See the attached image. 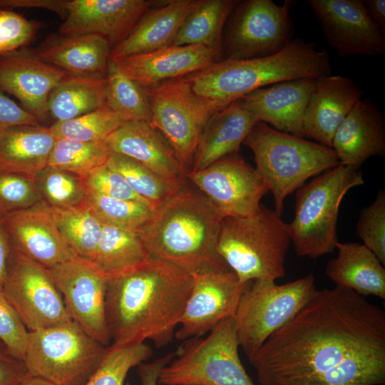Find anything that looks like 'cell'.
Returning a JSON list of instances; mask_svg holds the SVG:
<instances>
[{
	"label": "cell",
	"mask_w": 385,
	"mask_h": 385,
	"mask_svg": "<svg viewBox=\"0 0 385 385\" xmlns=\"http://www.w3.org/2000/svg\"><path fill=\"white\" fill-rule=\"evenodd\" d=\"M367 11L376 24L385 33V1H363Z\"/></svg>",
	"instance_id": "f5cc1de1"
},
{
	"label": "cell",
	"mask_w": 385,
	"mask_h": 385,
	"mask_svg": "<svg viewBox=\"0 0 385 385\" xmlns=\"http://www.w3.org/2000/svg\"><path fill=\"white\" fill-rule=\"evenodd\" d=\"M2 289L29 332L72 321L49 270L12 250Z\"/></svg>",
	"instance_id": "4fadbf2b"
},
{
	"label": "cell",
	"mask_w": 385,
	"mask_h": 385,
	"mask_svg": "<svg viewBox=\"0 0 385 385\" xmlns=\"http://www.w3.org/2000/svg\"><path fill=\"white\" fill-rule=\"evenodd\" d=\"M83 180L88 191L113 198L140 202L155 210L131 188L119 173L106 164L93 169Z\"/></svg>",
	"instance_id": "f6af8a7d"
},
{
	"label": "cell",
	"mask_w": 385,
	"mask_h": 385,
	"mask_svg": "<svg viewBox=\"0 0 385 385\" xmlns=\"http://www.w3.org/2000/svg\"><path fill=\"white\" fill-rule=\"evenodd\" d=\"M29 331L0 286V340L23 361Z\"/></svg>",
	"instance_id": "bcb514c9"
},
{
	"label": "cell",
	"mask_w": 385,
	"mask_h": 385,
	"mask_svg": "<svg viewBox=\"0 0 385 385\" xmlns=\"http://www.w3.org/2000/svg\"><path fill=\"white\" fill-rule=\"evenodd\" d=\"M364 93L346 76L329 74L316 78L303 116V138L332 148L337 129Z\"/></svg>",
	"instance_id": "7402d4cb"
},
{
	"label": "cell",
	"mask_w": 385,
	"mask_h": 385,
	"mask_svg": "<svg viewBox=\"0 0 385 385\" xmlns=\"http://www.w3.org/2000/svg\"><path fill=\"white\" fill-rule=\"evenodd\" d=\"M67 4L68 0H0V9H44L53 11L64 19L66 14Z\"/></svg>",
	"instance_id": "681fc988"
},
{
	"label": "cell",
	"mask_w": 385,
	"mask_h": 385,
	"mask_svg": "<svg viewBox=\"0 0 385 385\" xmlns=\"http://www.w3.org/2000/svg\"><path fill=\"white\" fill-rule=\"evenodd\" d=\"M327 43L341 57L385 53V33L361 0H307Z\"/></svg>",
	"instance_id": "2e32d148"
},
{
	"label": "cell",
	"mask_w": 385,
	"mask_h": 385,
	"mask_svg": "<svg viewBox=\"0 0 385 385\" xmlns=\"http://www.w3.org/2000/svg\"><path fill=\"white\" fill-rule=\"evenodd\" d=\"M125 121L106 104L73 119L55 122L50 130L56 139L82 142L105 140Z\"/></svg>",
	"instance_id": "f35d334b"
},
{
	"label": "cell",
	"mask_w": 385,
	"mask_h": 385,
	"mask_svg": "<svg viewBox=\"0 0 385 385\" xmlns=\"http://www.w3.org/2000/svg\"><path fill=\"white\" fill-rule=\"evenodd\" d=\"M20 385H53V384L40 377L29 376Z\"/></svg>",
	"instance_id": "db71d44e"
},
{
	"label": "cell",
	"mask_w": 385,
	"mask_h": 385,
	"mask_svg": "<svg viewBox=\"0 0 385 385\" xmlns=\"http://www.w3.org/2000/svg\"><path fill=\"white\" fill-rule=\"evenodd\" d=\"M4 216L12 250L48 269L76 256L42 202Z\"/></svg>",
	"instance_id": "44dd1931"
},
{
	"label": "cell",
	"mask_w": 385,
	"mask_h": 385,
	"mask_svg": "<svg viewBox=\"0 0 385 385\" xmlns=\"http://www.w3.org/2000/svg\"><path fill=\"white\" fill-rule=\"evenodd\" d=\"M247 358L260 385H382L385 312L351 289H317Z\"/></svg>",
	"instance_id": "6da1fadb"
},
{
	"label": "cell",
	"mask_w": 385,
	"mask_h": 385,
	"mask_svg": "<svg viewBox=\"0 0 385 385\" xmlns=\"http://www.w3.org/2000/svg\"><path fill=\"white\" fill-rule=\"evenodd\" d=\"M328 52L293 38L279 53L266 57L222 59L185 77L198 96L231 103L257 88L299 78L329 75Z\"/></svg>",
	"instance_id": "277c9868"
},
{
	"label": "cell",
	"mask_w": 385,
	"mask_h": 385,
	"mask_svg": "<svg viewBox=\"0 0 385 385\" xmlns=\"http://www.w3.org/2000/svg\"><path fill=\"white\" fill-rule=\"evenodd\" d=\"M112 59L128 77L143 88L190 75L221 60L212 50L200 45H170Z\"/></svg>",
	"instance_id": "603a6c76"
},
{
	"label": "cell",
	"mask_w": 385,
	"mask_h": 385,
	"mask_svg": "<svg viewBox=\"0 0 385 385\" xmlns=\"http://www.w3.org/2000/svg\"><path fill=\"white\" fill-rule=\"evenodd\" d=\"M106 349L72 320L29 332L23 361L30 376L53 385H84Z\"/></svg>",
	"instance_id": "9c48e42d"
},
{
	"label": "cell",
	"mask_w": 385,
	"mask_h": 385,
	"mask_svg": "<svg viewBox=\"0 0 385 385\" xmlns=\"http://www.w3.org/2000/svg\"><path fill=\"white\" fill-rule=\"evenodd\" d=\"M152 355V349L145 342L123 346L111 344L106 346L100 364L84 385H124L129 371Z\"/></svg>",
	"instance_id": "60d3db41"
},
{
	"label": "cell",
	"mask_w": 385,
	"mask_h": 385,
	"mask_svg": "<svg viewBox=\"0 0 385 385\" xmlns=\"http://www.w3.org/2000/svg\"><path fill=\"white\" fill-rule=\"evenodd\" d=\"M29 376L24 361L0 340V385H20Z\"/></svg>",
	"instance_id": "c3c4849f"
},
{
	"label": "cell",
	"mask_w": 385,
	"mask_h": 385,
	"mask_svg": "<svg viewBox=\"0 0 385 385\" xmlns=\"http://www.w3.org/2000/svg\"><path fill=\"white\" fill-rule=\"evenodd\" d=\"M193 286L175 337L178 340L200 337L222 320L234 317L240 297L247 287L232 270L192 276Z\"/></svg>",
	"instance_id": "e0dca14e"
},
{
	"label": "cell",
	"mask_w": 385,
	"mask_h": 385,
	"mask_svg": "<svg viewBox=\"0 0 385 385\" xmlns=\"http://www.w3.org/2000/svg\"><path fill=\"white\" fill-rule=\"evenodd\" d=\"M290 242L287 224L275 211L261 205L253 215L222 220L217 250L240 282L275 281L285 274Z\"/></svg>",
	"instance_id": "8992f818"
},
{
	"label": "cell",
	"mask_w": 385,
	"mask_h": 385,
	"mask_svg": "<svg viewBox=\"0 0 385 385\" xmlns=\"http://www.w3.org/2000/svg\"><path fill=\"white\" fill-rule=\"evenodd\" d=\"M106 165L119 173L155 210L183 188L166 181L140 163L116 153H110Z\"/></svg>",
	"instance_id": "d590c367"
},
{
	"label": "cell",
	"mask_w": 385,
	"mask_h": 385,
	"mask_svg": "<svg viewBox=\"0 0 385 385\" xmlns=\"http://www.w3.org/2000/svg\"><path fill=\"white\" fill-rule=\"evenodd\" d=\"M105 142L111 152L128 157L166 181L183 187L188 169L164 135L149 123L125 122Z\"/></svg>",
	"instance_id": "ffe728a7"
},
{
	"label": "cell",
	"mask_w": 385,
	"mask_h": 385,
	"mask_svg": "<svg viewBox=\"0 0 385 385\" xmlns=\"http://www.w3.org/2000/svg\"><path fill=\"white\" fill-rule=\"evenodd\" d=\"M297 4L285 0L277 5L271 0L237 1L222 41L224 59L266 57L281 51L292 40L291 9Z\"/></svg>",
	"instance_id": "7c38bea8"
},
{
	"label": "cell",
	"mask_w": 385,
	"mask_h": 385,
	"mask_svg": "<svg viewBox=\"0 0 385 385\" xmlns=\"http://www.w3.org/2000/svg\"><path fill=\"white\" fill-rule=\"evenodd\" d=\"M106 104L105 78H93L68 74L52 90L48 114L61 122L93 111Z\"/></svg>",
	"instance_id": "4dcf8cb0"
},
{
	"label": "cell",
	"mask_w": 385,
	"mask_h": 385,
	"mask_svg": "<svg viewBox=\"0 0 385 385\" xmlns=\"http://www.w3.org/2000/svg\"><path fill=\"white\" fill-rule=\"evenodd\" d=\"M106 104L125 122L150 123L151 111L148 97L139 84L128 77L109 57L105 76Z\"/></svg>",
	"instance_id": "e575fe53"
},
{
	"label": "cell",
	"mask_w": 385,
	"mask_h": 385,
	"mask_svg": "<svg viewBox=\"0 0 385 385\" xmlns=\"http://www.w3.org/2000/svg\"><path fill=\"white\" fill-rule=\"evenodd\" d=\"M316 291L312 274L283 284L268 279L251 281L234 317L238 343L247 356L292 319Z\"/></svg>",
	"instance_id": "30bf717a"
},
{
	"label": "cell",
	"mask_w": 385,
	"mask_h": 385,
	"mask_svg": "<svg viewBox=\"0 0 385 385\" xmlns=\"http://www.w3.org/2000/svg\"><path fill=\"white\" fill-rule=\"evenodd\" d=\"M151 4L146 0H68L59 32L98 35L113 48L130 34Z\"/></svg>",
	"instance_id": "ac0fdd59"
},
{
	"label": "cell",
	"mask_w": 385,
	"mask_h": 385,
	"mask_svg": "<svg viewBox=\"0 0 385 385\" xmlns=\"http://www.w3.org/2000/svg\"><path fill=\"white\" fill-rule=\"evenodd\" d=\"M242 144L253 153L255 169L273 196L275 212L287 197L311 177L339 165L332 148L277 130L262 121L252 127Z\"/></svg>",
	"instance_id": "5b68a950"
},
{
	"label": "cell",
	"mask_w": 385,
	"mask_h": 385,
	"mask_svg": "<svg viewBox=\"0 0 385 385\" xmlns=\"http://www.w3.org/2000/svg\"><path fill=\"white\" fill-rule=\"evenodd\" d=\"M111 153L105 140L56 139L47 167L66 170L83 178L93 169L105 165Z\"/></svg>",
	"instance_id": "8d00e7d4"
},
{
	"label": "cell",
	"mask_w": 385,
	"mask_h": 385,
	"mask_svg": "<svg viewBox=\"0 0 385 385\" xmlns=\"http://www.w3.org/2000/svg\"><path fill=\"white\" fill-rule=\"evenodd\" d=\"M86 206L103 223L139 233L155 210L144 203L113 198L88 191Z\"/></svg>",
	"instance_id": "74e56055"
},
{
	"label": "cell",
	"mask_w": 385,
	"mask_h": 385,
	"mask_svg": "<svg viewBox=\"0 0 385 385\" xmlns=\"http://www.w3.org/2000/svg\"><path fill=\"white\" fill-rule=\"evenodd\" d=\"M56 141L49 127L18 125L0 133V170L33 179L47 168Z\"/></svg>",
	"instance_id": "f546056e"
},
{
	"label": "cell",
	"mask_w": 385,
	"mask_h": 385,
	"mask_svg": "<svg viewBox=\"0 0 385 385\" xmlns=\"http://www.w3.org/2000/svg\"><path fill=\"white\" fill-rule=\"evenodd\" d=\"M339 164L359 169L369 158L385 154V118L370 99H361L337 129L332 139Z\"/></svg>",
	"instance_id": "d4e9b609"
},
{
	"label": "cell",
	"mask_w": 385,
	"mask_h": 385,
	"mask_svg": "<svg viewBox=\"0 0 385 385\" xmlns=\"http://www.w3.org/2000/svg\"><path fill=\"white\" fill-rule=\"evenodd\" d=\"M315 79L299 78L262 87L240 98L258 121L298 137L302 136L304 113Z\"/></svg>",
	"instance_id": "cb8c5ba5"
},
{
	"label": "cell",
	"mask_w": 385,
	"mask_h": 385,
	"mask_svg": "<svg viewBox=\"0 0 385 385\" xmlns=\"http://www.w3.org/2000/svg\"><path fill=\"white\" fill-rule=\"evenodd\" d=\"M143 88L150 106V124L164 135L190 171L206 123L230 103L197 95L185 76Z\"/></svg>",
	"instance_id": "8fae6325"
},
{
	"label": "cell",
	"mask_w": 385,
	"mask_h": 385,
	"mask_svg": "<svg viewBox=\"0 0 385 385\" xmlns=\"http://www.w3.org/2000/svg\"><path fill=\"white\" fill-rule=\"evenodd\" d=\"M338 255L327 265L325 274L336 286L361 296L385 299V269L376 255L363 244L337 242Z\"/></svg>",
	"instance_id": "f1b7e54d"
},
{
	"label": "cell",
	"mask_w": 385,
	"mask_h": 385,
	"mask_svg": "<svg viewBox=\"0 0 385 385\" xmlns=\"http://www.w3.org/2000/svg\"><path fill=\"white\" fill-rule=\"evenodd\" d=\"M42 203L74 254L93 262L101 238L103 223L86 202L67 209L53 208Z\"/></svg>",
	"instance_id": "836d02e7"
},
{
	"label": "cell",
	"mask_w": 385,
	"mask_h": 385,
	"mask_svg": "<svg viewBox=\"0 0 385 385\" xmlns=\"http://www.w3.org/2000/svg\"><path fill=\"white\" fill-rule=\"evenodd\" d=\"M356 232L363 245L385 265V192L379 190L375 200L359 215Z\"/></svg>",
	"instance_id": "7bdbcfd3"
},
{
	"label": "cell",
	"mask_w": 385,
	"mask_h": 385,
	"mask_svg": "<svg viewBox=\"0 0 385 385\" xmlns=\"http://www.w3.org/2000/svg\"><path fill=\"white\" fill-rule=\"evenodd\" d=\"M364 183L359 169L339 164L296 190L287 228L298 256L315 259L334 251L340 204L350 189Z\"/></svg>",
	"instance_id": "52a82bcc"
},
{
	"label": "cell",
	"mask_w": 385,
	"mask_h": 385,
	"mask_svg": "<svg viewBox=\"0 0 385 385\" xmlns=\"http://www.w3.org/2000/svg\"><path fill=\"white\" fill-rule=\"evenodd\" d=\"M112 47L96 34L48 38L34 53L44 62L78 76L105 78Z\"/></svg>",
	"instance_id": "484cf974"
},
{
	"label": "cell",
	"mask_w": 385,
	"mask_h": 385,
	"mask_svg": "<svg viewBox=\"0 0 385 385\" xmlns=\"http://www.w3.org/2000/svg\"><path fill=\"white\" fill-rule=\"evenodd\" d=\"M42 202L35 179L0 170V212L5 215Z\"/></svg>",
	"instance_id": "b9f144b4"
},
{
	"label": "cell",
	"mask_w": 385,
	"mask_h": 385,
	"mask_svg": "<svg viewBox=\"0 0 385 385\" xmlns=\"http://www.w3.org/2000/svg\"><path fill=\"white\" fill-rule=\"evenodd\" d=\"M193 286V277L149 257L138 268L107 280L105 311L112 345L150 340L156 348L175 337Z\"/></svg>",
	"instance_id": "7a4b0ae2"
},
{
	"label": "cell",
	"mask_w": 385,
	"mask_h": 385,
	"mask_svg": "<svg viewBox=\"0 0 385 385\" xmlns=\"http://www.w3.org/2000/svg\"><path fill=\"white\" fill-rule=\"evenodd\" d=\"M41 121L0 90V133L18 125H38Z\"/></svg>",
	"instance_id": "7dc6e473"
},
{
	"label": "cell",
	"mask_w": 385,
	"mask_h": 385,
	"mask_svg": "<svg viewBox=\"0 0 385 385\" xmlns=\"http://www.w3.org/2000/svg\"><path fill=\"white\" fill-rule=\"evenodd\" d=\"M190 180L224 217L256 214L269 191L257 170L236 152L199 171H188Z\"/></svg>",
	"instance_id": "5bb4252c"
},
{
	"label": "cell",
	"mask_w": 385,
	"mask_h": 385,
	"mask_svg": "<svg viewBox=\"0 0 385 385\" xmlns=\"http://www.w3.org/2000/svg\"><path fill=\"white\" fill-rule=\"evenodd\" d=\"M148 258L139 233L103 224L93 263L107 280L138 268Z\"/></svg>",
	"instance_id": "1f68e13d"
},
{
	"label": "cell",
	"mask_w": 385,
	"mask_h": 385,
	"mask_svg": "<svg viewBox=\"0 0 385 385\" xmlns=\"http://www.w3.org/2000/svg\"><path fill=\"white\" fill-rule=\"evenodd\" d=\"M42 24L9 9H0V57L23 48L36 36Z\"/></svg>",
	"instance_id": "ee69618b"
},
{
	"label": "cell",
	"mask_w": 385,
	"mask_h": 385,
	"mask_svg": "<svg viewBox=\"0 0 385 385\" xmlns=\"http://www.w3.org/2000/svg\"><path fill=\"white\" fill-rule=\"evenodd\" d=\"M175 353H169L150 362H143L138 365V374L140 385H158V378L161 369L175 356Z\"/></svg>",
	"instance_id": "f907efd6"
},
{
	"label": "cell",
	"mask_w": 385,
	"mask_h": 385,
	"mask_svg": "<svg viewBox=\"0 0 385 385\" xmlns=\"http://www.w3.org/2000/svg\"><path fill=\"white\" fill-rule=\"evenodd\" d=\"M71 318L86 334L110 346L105 311L106 278L78 256L48 269Z\"/></svg>",
	"instance_id": "9a60e30c"
},
{
	"label": "cell",
	"mask_w": 385,
	"mask_h": 385,
	"mask_svg": "<svg viewBox=\"0 0 385 385\" xmlns=\"http://www.w3.org/2000/svg\"><path fill=\"white\" fill-rule=\"evenodd\" d=\"M234 317L215 326L205 338L185 341L160 371V385H255L239 356Z\"/></svg>",
	"instance_id": "ba28073f"
},
{
	"label": "cell",
	"mask_w": 385,
	"mask_h": 385,
	"mask_svg": "<svg viewBox=\"0 0 385 385\" xmlns=\"http://www.w3.org/2000/svg\"><path fill=\"white\" fill-rule=\"evenodd\" d=\"M11 246L4 222V214L0 212V286H3L7 277Z\"/></svg>",
	"instance_id": "816d5d0a"
},
{
	"label": "cell",
	"mask_w": 385,
	"mask_h": 385,
	"mask_svg": "<svg viewBox=\"0 0 385 385\" xmlns=\"http://www.w3.org/2000/svg\"><path fill=\"white\" fill-rule=\"evenodd\" d=\"M200 0H173L150 9L130 34L113 46L110 58L145 53L172 45L186 19Z\"/></svg>",
	"instance_id": "4316f807"
},
{
	"label": "cell",
	"mask_w": 385,
	"mask_h": 385,
	"mask_svg": "<svg viewBox=\"0 0 385 385\" xmlns=\"http://www.w3.org/2000/svg\"><path fill=\"white\" fill-rule=\"evenodd\" d=\"M257 121L240 98L215 113L201 133L190 171L203 170L222 158L239 152L240 145Z\"/></svg>",
	"instance_id": "83f0119b"
},
{
	"label": "cell",
	"mask_w": 385,
	"mask_h": 385,
	"mask_svg": "<svg viewBox=\"0 0 385 385\" xmlns=\"http://www.w3.org/2000/svg\"><path fill=\"white\" fill-rule=\"evenodd\" d=\"M68 73L24 48L0 57V90L15 96L40 121L48 114V100Z\"/></svg>",
	"instance_id": "d6986e66"
},
{
	"label": "cell",
	"mask_w": 385,
	"mask_h": 385,
	"mask_svg": "<svg viewBox=\"0 0 385 385\" xmlns=\"http://www.w3.org/2000/svg\"><path fill=\"white\" fill-rule=\"evenodd\" d=\"M42 202L50 207L67 209L85 204L88 190L83 178L47 167L35 179Z\"/></svg>",
	"instance_id": "ab89813d"
},
{
	"label": "cell",
	"mask_w": 385,
	"mask_h": 385,
	"mask_svg": "<svg viewBox=\"0 0 385 385\" xmlns=\"http://www.w3.org/2000/svg\"><path fill=\"white\" fill-rule=\"evenodd\" d=\"M224 218L202 192L183 188L155 211L139 235L149 257L191 276L228 270L217 250Z\"/></svg>",
	"instance_id": "3957f363"
},
{
	"label": "cell",
	"mask_w": 385,
	"mask_h": 385,
	"mask_svg": "<svg viewBox=\"0 0 385 385\" xmlns=\"http://www.w3.org/2000/svg\"><path fill=\"white\" fill-rule=\"evenodd\" d=\"M237 2L235 0H200L172 45H200L221 57L223 29Z\"/></svg>",
	"instance_id": "d6a6232c"
}]
</instances>
